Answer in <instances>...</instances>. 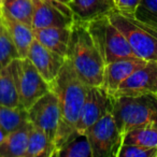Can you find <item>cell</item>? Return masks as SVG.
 Returning a JSON list of instances; mask_svg holds the SVG:
<instances>
[{"instance_id": "cell-1", "label": "cell", "mask_w": 157, "mask_h": 157, "mask_svg": "<svg viewBox=\"0 0 157 157\" xmlns=\"http://www.w3.org/2000/svg\"><path fill=\"white\" fill-rule=\"evenodd\" d=\"M50 85L51 90L55 93L58 99L60 114L54 140V157H56L61 146L78 133L75 126L87 95L88 85L78 78L68 59Z\"/></svg>"}, {"instance_id": "cell-2", "label": "cell", "mask_w": 157, "mask_h": 157, "mask_svg": "<svg viewBox=\"0 0 157 157\" xmlns=\"http://www.w3.org/2000/svg\"><path fill=\"white\" fill-rule=\"evenodd\" d=\"M71 29L67 59L86 85L101 86L105 61L90 36L87 23L74 18Z\"/></svg>"}, {"instance_id": "cell-3", "label": "cell", "mask_w": 157, "mask_h": 157, "mask_svg": "<svg viewBox=\"0 0 157 157\" xmlns=\"http://www.w3.org/2000/svg\"><path fill=\"white\" fill-rule=\"evenodd\" d=\"M112 112L123 136L137 127H157V94L113 96Z\"/></svg>"}, {"instance_id": "cell-4", "label": "cell", "mask_w": 157, "mask_h": 157, "mask_svg": "<svg viewBox=\"0 0 157 157\" xmlns=\"http://www.w3.org/2000/svg\"><path fill=\"white\" fill-rule=\"evenodd\" d=\"M108 16L126 37L138 58L157 60V28L139 21L133 14L117 9L111 11Z\"/></svg>"}, {"instance_id": "cell-5", "label": "cell", "mask_w": 157, "mask_h": 157, "mask_svg": "<svg viewBox=\"0 0 157 157\" xmlns=\"http://www.w3.org/2000/svg\"><path fill=\"white\" fill-rule=\"evenodd\" d=\"M86 23L90 36L100 51L105 63L137 57L126 37L111 22L108 15L100 16Z\"/></svg>"}, {"instance_id": "cell-6", "label": "cell", "mask_w": 157, "mask_h": 157, "mask_svg": "<svg viewBox=\"0 0 157 157\" xmlns=\"http://www.w3.org/2000/svg\"><path fill=\"white\" fill-rule=\"evenodd\" d=\"M85 133L92 145L93 157H117L124 136L118 129L112 110L101 116Z\"/></svg>"}, {"instance_id": "cell-7", "label": "cell", "mask_w": 157, "mask_h": 157, "mask_svg": "<svg viewBox=\"0 0 157 157\" xmlns=\"http://www.w3.org/2000/svg\"><path fill=\"white\" fill-rule=\"evenodd\" d=\"M20 107L28 110L38 99L51 90V85L27 57L16 59Z\"/></svg>"}, {"instance_id": "cell-8", "label": "cell", "mask_w": 157, "mask_h": 157, "mask_svg": "<svg viewBox=\"0 0 157 157\" xmlns=\"http://www.w3.org/2000/svg\"><path fill=\"white\" fill-rule=\"evenodd\" d=\"M28 121L46 133L54 146V140L56 137L59 125V105L58 99L54 92L50 90L45 95L38 99L27 110Z\"/></svg>"}, {"instance_id": "cell-9", "label": "cell", "mask_w": 157, "mask_h": 157, "mask_svg": "<svg viewBox=\"0 0 157 157\" xmlns=\"http://www.w3.org/2000/svg\"><path fill=\"white\" fill-rule=\"evenodd\" d=\"M113 109V96H110L101 86H88L87 95L76 123L78 133H85L102 115Z\"/></svg>"}, {"instance_id": "cell-10", "label": "cell", "mask_w": 157, "mask_h": 157, "mask_svg": "<svg viewBox=\"0 0 157 157\" xmlns=\"http://www.w3.org/2000/svg\"><path fill=\"white\" fill-rule=\"evenodd\" d=\"M157 94V60H147L121 84L114 96Z\"/></svg>"}, {"instance_id": "cell-11", "label": "cell", "mask_w": 157, "mask_h": 157, "mask_svg": "<svg viewBox=\"0 0 157 157\" xmlns=\"http://www.w3.org/2000/svg\"><path fill=\"white\" fill-rule=\"evenodd\" d=\"M27 58L33 63L37 70L48 83H52L63 67L67 58L48 50L35 39L29 48Z\"/></svg>"}, {"instance_id": "cell-12", "label": "cell", "mask_w": 157, "mask_h": 157, "mask_svg": "<svg viewBox=\"0 0 157 157\" xmlns=\"http://www.w3.org/2000/svg\"><path fill=\"white\" fill-rule=\"evenodd\" d=\"M141 58H126L105 63L103 82L101 87L110 95L114 96L121 84L135 70L146 63Z\"/></svg>"}, {"instance_id": "cell-13", "label": "cell", "mask_w": 157, "mask_h": 157, "mask_svg": "<svg viewBox=\"0 0 157 157\" xmlns=\"http://www.w3.org/2000/svg\"><path fill=\"white\" fill-rule=\"evenodd\" d=\"M33 29H42L48 27H70L73 24L74 18L67 16L58 8L45 0H33Z\"/></svg>"}, {"instance_id": "cell-14", "label": "cell", "mask_w": 157, "mask_h": 157, "mask_svg": "<svg viewBox=\"0 0 157 157\" xmlns=\"http://www.w3.org/2000/svg\"><path fill=\"white\" fill-rule=\"evenodd\" d=\"M71 27L72 26L33 29L35 39L48 50L67 58L71 40Z\"/></svg>"}, {"instance_id": "cell-15", "label": "cell", "mask_w": 157, "mask_h": 157, "mask_svg": "<svg viewBox=\"0 0 157 157\" xmlns=\"http://www.w3.org/2000/svg\"><path fill=\"white\" fill-rule=\"evenodd\" d=\"M69 6L74 18L83 22L108 15L116 9L114 0H70Z\"/></svg>"}, {"instance_id": "cell-16", "label": "cell", "mask_w": 157, "mask_h": 157, "mask_svg": "<svg viewBox=\"0 0 157 157\" xmlns=\"http://www.w3.org/2000/svg\"><path fill=\"white\" fill-rule=\"evenodd\" d=\"M31 123L27 121L0 142V157H25Z\"/></svg>"}, {"instance_id": "cell-17", "label": "cell", "mask_w": 157, "mask_h": 157, "mask_svg": "<svg viewBox=\"0 0 157 157\" xmlns=\"http://www.w3.org/2000/svg\"><path fill=\"white\" fill-rule=\"evenodd\" d=\"M0 105L12 108L20 107L16 59L0 69Z\"/></svg>"}, {"instance_id": "cell-18", "label": "cell", "mask_w": 157, "mask_h": 157, "mask_svg": "<svg viewBox=\"0 0 157 157\" xmlns=\"http://www.w3.org/2000/svg\"><path fill=\"white\" fill-rule=\"evenodd\" d=\"M1 20L7 26L13 43L17 50L20 58L27 57L33 42L35 41V33L31 26L18 21L12 20L1 14Z\"/></svg>"}, {"instance_id": "cell-19", "label": "cell", "mask_w": 157, "mask_h": 157, "mask_svg": "<svg viewBox=\"0 0 157 157\" xmlns=\"http://www.w3.org/2000/svg\"><path fill=\"white\" fill-rule=\"evenodd\" d=\"M25 157H54V146L43 130L31 124Z\"/></svg>"}, {"instance_id": "cell-20", "label": "cell", "mask_w": 157, "mask_h": 157, "mask_svg": "<svg viewBox=\"0 0 157 157\" xmlns=\"http://www.w3.org/2000/svg\"><path fill=\"white\" fill-rule=\"evenodd\" d=\"M1 12L7 17L31 26L33 14V0H5Z\"/></svg>"}, {"instance_id": "cell-21", "label": "cell", "mask_w": 157, "mask_h": 157, "mask_svg": "<svg viewBox=\"0 0 157 157\" xmlns=\"http://www.w3.org/2000/svg\"><path fill=\"white\" fill-rule=\"evenodd\" d=\"M56 157H93V148L86 133H76L58 151Z\"/></svg>"}, {"instance_id": "cell-22", "label": "cell", "mask_w": 157, "mask_h": 157, "mask_svg": "<svg viewBox=\"0 0 157 157\" xmlns=\"http://www.w3.org/2000/svg\"><path fill=\"white\" fill-rule=\"evenodd\" d=\"M123 144L157 147V127L143 126L131 129L124 135Z\"/></svg>"}, {"instance_id": "cell-23", "label": "cell", "mask_w": 157, "mask_h": 157, "mask_svg": "<svg viewBox=\"0 0 157 157\" xmlns=\"http://www.w3.org/2000/svg\"><path fill=\"white\" fill-rule=\"evenodd\" d=\"M27 121V110L21 107L12 108L0 105V126L7 131V133L18 128Z\"/></svg>"}, {"instance_id": "cell-24", "label": "cell", "mask_w": 157, "mask_h": 157, "mask_svg": "<svg viewBox=\"0 0 157 157\" xmlns=\"http://www.w3.org/2000/svg\"><path fill=\"white\" fill-rule=\"evenodd\" d=\"M20 58L7 26L0 16V69Z\"/></svg>"}, {"instance_id": "cell-25", "label": "cell", "mask_w": 157, "mask_h": 157, "mask_svg": "<svg viewBox=\"0 0 157 157\" xmlns=\"http://www.w3.org/2000/svg\"><path fill=\"white\" fill-rule=\"evenodd\" d=\"M133 15L141 22L157 28V0H141Z\"/></svg>"}, {"instance_id": "cell-26", "label": "cell", "mask_w": 157, "mask_h": 157, "mask_svg": "<svg viewBox=\"0 0 157 157\" xmlns=\"http://www.w3.org/2000/svg\"><path fill=\"white\" fill-rule=\"evenodd\" d=\"M117 157H157V147L123 144Z\"/></svg>"}, {"instance_id": "cell-27", "label": "cell", "mask_w": 157, "mask_h": 157, "mask_svg": "<svg viewBox=\"0 0 157 157\" xmlns=\"http://www.w3.org/2000/svg\"><path fill=\"white\" fill-rule=\"evenodd\" d=\"M141 0H114L117 10L125 13L133 14Z\"/></svg>"}, {"instance_id": "cell-28", "label": "cell", "mask_w": 157, "mask_h": 157, "mask_svg": "<svg viewBox=\"0 0 157 157\" xmlns=\"http://www.w3.org/2000/svg\"><path fill=\"white\" fill-rule=\"evenodd\" d=\"M45 1L52 3L53 6L58 8V9L60 10L63 13H65L67 16H69V17H71V18H74L73 12H72L71 8H70L67 0H45Z\"/></svg>"}, {"instance_id": "cell-29", "label": "cell", "mask_w": 157, "mask_h": 157, "mask_svg": "<svg viewBox=\"0 0 157 157\" xmlns=\"http://www.w3.org/2000/svg\"><path fill=\"white\" fill-rule=\"evenodd\" d=\"M6 136H7V131H6L5 129L2 128V127L0 126V142H1L3 139H5Z\"/></svg>"}, {"instance_id": "cell-30", "label": "cell", "mask_w": 157, "mask_h": 157, "mask_svg": "<svg viewBox=\"0 0 157 157\" xmlns=\"http://www.w3.org/2000/svg\"><path fill=\"white\" fill-rule=\"evenodd\" d=\"M3 2H5V0H0V9H1V8H2Z\"/></svg>"}, {"instance_id": "cell-31", "label": "cell", "mask_w": 157, "mask_h": 157, "mask_svg": "<svg viewBox=\"0 0 157 157\" xmlns=\"http://www.w3.org/2000/svg\"><path fill=\"white\" fill-rule=\"evenodd\" d=\"M1 14H2V12H1V9H0V16H1Z\"/></svg>"}, {"instance_id": "cell-32", "label": "cell", "mask_w": 157, "mask_h": 157, "mask_svg": "<svg viewBox=\"0 0 157 157\" xmlns=\"http://www.w3.org/2000/svg\"><path fill=\"white\" fill-rule=\"evenodd\" d=\"M67 1H68V3H69V1H70V0H67Z\"/></svg>"}]
</instances>
